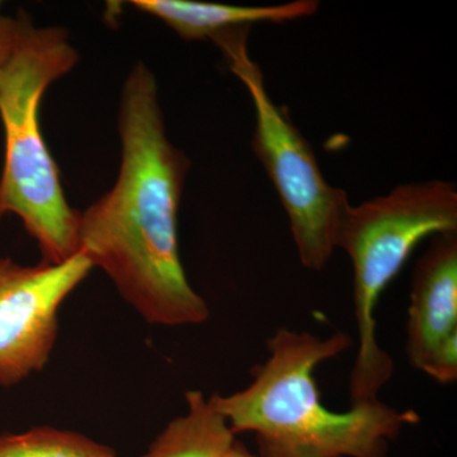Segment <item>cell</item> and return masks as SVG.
<instances>
[{"label":"cell","mask_w":457,"mask_h":457,"mask_svg":"<svg viewBox=\"0 0 457 457\" xmlns=\"http://www.w3.org/2000/svg\"><path fill=\"white\" fill-rule=\"evenodd\" d=\"M119 130V177L104 196L79 212V253L107 273L147 323L203 324L210 309L189 285L179 245L189 161L168 139L155 77L143 62L123 86Z\"/></svg>","instance_id":"6da1fadb"},{"label":"cell","mask_w":457,"mask_h":457,"mask_svg":"<svg viewBox=\"0 0 457 457\" xmlns=\"http://www.w3.org/2000/svg\"><path fill=\"white\" fill-rule=\"evenodd\" d=\"M351 345L343 332L279 328L267 341L269 357L252 370L253 381L210 400L236 435L253 433L260 457H387L390 442L420 422L416 411L376 399L335 411L321 399L315 371Z\"/></svg>","instance_id":"7a4b0ae2"},{"label":"cell","mask_w":457,"mask_h":457,"mask_svg":"<svg viewBox=\"0 0 457 457\" xmlns=\"http://www.w3.org/2000/svg\"><path fill=\"white\" fill-rule=\"evenodd\" d=\"M79 55L62 27H37L25 13L13 49L0 64V120L4 164L0 220L18 216L37 242L42 263L62 264L79 253V212L66 201L59 170L40 128V104L51 84Z\"/></svg>","instance_id":"3957f363"},{"label":"cell","mask_w":457,"mask_h":457,"mask_svg":"<svg viewBox=\"0 0 457 457\" xmlns=\"http://www.w3.org/2000/svg\"><path fill=\"white\" fill-rule=\"evenodd\" d=\"M457 231V189L446 180L398 186L385 196L348 207L337 248L353 267L359 350L350 376L351 405L378 399L394 374L392 356L378 345L376 306L423 239Z\"/></svg>","instance_id":"277c9868"},{"label":"cell","mask_w":457,"mask_h":457,"mask_svg":"<svg viewBox=\"0 0 457 457\" xmlns=\"http://www.w3.org/2000/svg\"><path fill=\"white\" fill-rule=\"evenodd\" d=\"M249 29H228L212 41L251 95L255 112L252 144L284 206L300 262L306 270L320 272L335 254L339 225L350 201L342 188L327 182L311 144L285 108L270 97L261 66L249 56Z\"/></svg>","instance_id":"5b68a950"},{"label":"cell","mask_w":457,"mask_h":457,"mask_svg":"<svg viewBox=\"0 0 457 457\" xmlns=\"http://www.w3.org/2000/svg\"><path fill=\"white\" fill-rule=\"evenodd\" d=\"M93 269L82 253L27 267L0 258V385L12 386L50 359L60 306Z\"/></svg>","instance_id":"8992f818"},{"label":"cell","mask_w":457,"mask_h":457,"mask_svg":"<svg viewBox=\"0 0 457 457\" xmlns=\"http://www.w3.org/2000/svg\"><path fill=\"white\" fill-rule=\"evenodd\" d=\"M451 347H457V231L432 237L414 267L405 343L409 363L422 372Z\"/></svg>","instance_id":"52a82bcc"},{"label":"cell","mask_w":457,"mask_h":457,"mask_svg":"<svg viewBox=\"0 0 457 457\" xmlns=\"http://www.w3.org/2000/svg\"><path fill=\"white\" fill-rule=\"evenodd\" d=\"M131 5L163 21L186 41L212 40L220 33L253 23H282L312 16L317 0L276 5H230L195 0H132Z\"/></svg>","instance_id":"ba28073f"},{"label":"cell","mask_w":457,"mask_h":457,"mask_svg":"<svg viewBox=\"0 0 457 457\" xmlns=\"http://www.w3.org/2000/svg\"><path fill=\"white\" fill-rule=\"evenodd\" d=\"M187 413L171 420L141 457H225L236 442L227 418L201 392L186 393Z\"/></svg>","instance_id":"9c48e42d"},{"label":"cell","mask_w":457,"mask_h":457,"mask_svg":"<svg viewBox=\"0 0 457 457\" xmlns=\"http://www.w3.org/2000/svg\"><path fill=\"white\" fill-rule=\"evenodd\" d=\"M0 457H116L110 447L79 433L37 427L21 435L0 436Z\"/></svg>","instance_id":"30bf717a"},{"label":"cell","mask_w":457,"mask_h":457,"mask_svg":"<svg viewBox=\"0 0 457 457\" xmlns=\"http://www.w3.org/2000/svg\"><path fill=\"white\" fill-rule=\"evenodd\" d=\"M23 17H25L23 12H21L16 17H12L3 13L0 9V64L7 59L9 53L16 44L21 29H22Z\"/></svg>","instance_id":"8fae6325"},{"label":"cell","mask_w":457,"mask_h":457,"mask_svg":"<svg viewBox=\"0 0 457 457\" xmlns=\"http://www.w3.org/2000/svg\"><path fill=\"white\" fill-rule=\"evenodd\" d=\"M225 457H260L258 455H254V453H252L251 451L246 449L245 445L242 444V442L236 441L234 442L233 446H231V449L228 450V453H227V456Z\"/></svg>","instance_id":"7c38bea8"}]
</instances>
